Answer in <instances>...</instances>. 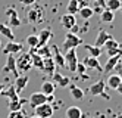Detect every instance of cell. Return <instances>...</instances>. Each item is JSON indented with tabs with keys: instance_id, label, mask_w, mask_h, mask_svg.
Here are the masks:
<instances>
[{
	"instance_id": "obj_44",
	"label": "cell",
	"mask_w": 122,
	"mask_h": 118,
	"mask_svg": "<svg viewBox=\"0 0 122 118\" xmlns=\"http://www.w3.org/2000/svg\"><path fill=\"white\" fill-rule=\"evenodd\" d=\"M30 118H40V117H38V115H36V114H34V115H32V117H30Z\"/></svg>"
},
{
	"instance_id": "obj_23",
	"label": "cell",
	"mask_w": 122,
	"mask_h": 118,
	"mask_svg": "<svg viewBox=\"0 0 122 118\" xmlns=\"http://www.w3.org/2000/svg\"><path fill=\"white\" fill-rule=\"evenodd\" d=\"M122 81V78L118 75V74H110L106 80V87H110L113 90H116V87L119 86V83Z\"/></svg>"
},
{
	"instance_id": "obj_22",
	"label": "cell",
	"mask_w": 122,
	"mask_h": 118,
	"mask_svg": "<svg viewBox=\"0 0 122 118\" xmlns=\"http://www.w3.org/2000/svg\"><path fill=\"white\" fill-rule=\"evenodd\" d=\"M0 34L5 35L9 41H13L15 40V34L12 31V27H9L7 24H0Z\"/></svg>"
},
{
	"instance_id": "obj_21",
	"label": "cell",
	"mask_w": 122,
	"mask_h": 118,
	"mask_svg": "<svg viewBox=\"0 0 122 118\" xmlns=\"http://www.w3.org/2000/svg\"><path fill=\"white\" fill-rule=\"evenodd\" d=\"M113 19H115V12L109 11L106 7L100 12V21L103 24H110V22H113Z\"/></svg>"
},
{
	"instance_id": "obj_14",
	"label": "cell",
	"mask_w": 122,
	"mask_h": 118,
	"mask_svg": "<svg viewBox=\"0 0 122 118\" xmlns=\"http://www.w3.org/2000/svg\"><path fill=\"white\" fill-rule=\"evenodd\" d=\"M44 74H49V75H53V72L56 71V63L53 61V58L49 56V58H44V63H43V69H41Z\"/></svg>"
},
{
	"instance_id": "obj_41",
	"label": "cell",
	"mask_w": 122,
	"mask_h": 118,
	"mask_svg": "<svg viewBox=\"0 0 122 118\" xmlns=\"http://www.w3.org/2000/svg\"><path fill=\"white\" fill-rule=\"evenodd\" d=\"M69 31H71V33H74V34H76L78 31H80V27H78V24H75V25H74V27H72V28L69 30Z\"/></svg>"
},
{
	"instance_id": "obj_45",
	"label": "cell",
	"mask_w": 122,
	"mask_h": 118,
	"mask_svg": "<svg viewBox=\"0 0 122 118\" xmlns=\"http://www.w3.org/2000/svg\"><path fill=\"white\" fill-rule=\"evenodd\" d=\"M119 9H121V11H122V2H121V7H119Z\"/></svg>"
},
{
	"instance_id": "obj_7",
	"label": "cell",
	"mask_w": 122,
	"mask_h": 118,
	"mask_svg": "<svg viewBox=\"0 0 122 118\" xmlns=\"http://www.w3.org/2000/svg\"><path fill=\"white\" fill-rule=\"evenodd\" d=\"M46 102H49V96L44 95L43 92H34L30 96V105L32 108H36V106H38L41 103H46Z\"/></svg>"
},
{
	"instance_id": "obj_26",
	"label": "cell",
	"mask_w": 122,
	"mask_h": 118,
	"mask_svg": "<svg viewBox=\"0 0 122 118\" xmlns=\"http://www.w3.org/2000/svg\"><path fill=\"white\" fill-rule=\"evenodd\" d=\"M69 93H71V96L75 99V101H81V99L84 97V90L80 89L78 86H69Z\"/></svg>"
},
{
	"instance_id": "obj_17",
	"label": "cell",
	"mask_w": 122,
	"mask_h": 118,
	"mask_svg": "<svg viewBox=\"0 0 122 118\" xmlns=\"http://www.w3.org/2000/svg\"><path fill=\"white\" fill-rule=\"evenodd\" d=\"M113 39L112 35L107 33V31H104V30H100L99 34H97V37H96V43H94V46H97V47H103L104 46V43H106L107 40Z\"/></svg>"
},
{
	"instance_id": "obj_37",
	"label": "cell",
	"mask_w": 122,
	"mask_h": 118,
	"mask_svg": "<svg viewBox=\"0 0 122 118\" xmlns=\"http://www.w3.org/2000/svg\"><path fill=\"white\" fill-rule=\"evenodd\" d=\"M106 52H107V55H109V56H115V55H122V52L119 50V47H118V49H107Z\"/></svg>"
},
{
	"instance_id": "obj_38",
	"label": "cell",
	"mask_w": 122,
	"mask_h": 118,
	"mask_svg": "<svg viewBox=\"0 0 122 118\" xmlns=\"http://www.w3.org/2000/svg\"><path fill=\"white\" fill-rule=\"evenodd\" d=\"M91 2L93 0H78V5H80V7H84V6H90Z\"/></svg>"
},
{
	"instance_id": "obj_35",
	"label": "cell",
	"mask_w": 122,
	"mask_h": 118,
	"mask_svg": "<svg viewBox=\"0 0 122 118\" xmlns=\"http://www.w3.org/2000/svg\"><path fill=\"white\" fill-rule=\"evenodd\" d=\"M118 44H119V43H118L115 39H110V40H107L106 43H104L103 47H106V50H107V49H118Z\"/></svg>"
},
{
	"instance_id": "obj_43",
	"label": "cell",
	"mask_w": 122,
	"mask_h": 118,
	"mask_svg": "<svg viewBox=\"0 0 122 118\" xmlns=\"http://www.w3.org/2000/svg\"><path fill=\"white\" fill-rule=\"evenodd\" d=\"M3 90H5V86H3L2 83H0V93H2V92H3Z\"/></svg>"
},
{
	"instance_id": "obj_46",
	"label": "cell",
	"mask_w": 122,
	"mask_h": 118,
	"mask_svg": "<svg viewBox=\"0 0 122 118\" xmlns=\"http://www.w3.org/2000/svg\"><path fill=\"white\" fill-rule=\"evenodd\" d=\"M0 47H2V40H0Z\"/></svg>"
},
{
	"instance_id": "obj_34",
	"label": "cell",
	"mask_w": 122,
	"mask_h": 118,
	"mask_svg": "<svg viewBox=\"0 0 122 118\" xmlns=\"http://www.w3.org/2000/svg\"><path fill=\"white\" fill-rule=\"evenodd\" d=\"M7 118H27V115H25V112L22 109L21 111H10Z\"/></svg>"
},
{
	"instance_id": "obj_12",
	"label": "cell",
	"mask_w": 122,
	"mask_h": 118,
	"mask_svg": "<svg viewBox=\"0 0 122 118\" xmlns=\"http://www.w3.org/2000/svg\"><path fill=\"white\" fill-rule=\"evenodd\" d=\"M121 56L122 55H115V56H109L106 65L103 67V72H110V71H115L116 65L121 62Z\"/></svg>"
},
{
	"instance_id": "obj_24",
	"label": "cell",
	"mask_w": 122,
	"mask_h": 118,
	"mask_svg": "<svg viewBox=\"0 0 122 118\" xmlns=\"http://www.w3.org/2000/svg\"><path fill=\"white\" fill-rule=\"evenodd\" d=\"M84 49L88 52L90 56H93V58H100V55H102V47H97V46H94V44L85 43L84 44Z\"/></svg>"
},
{
	"instance_id": "obj_32",
	"label": "cell",
	"mask_w": 122,
	"mask_h": 118,
	"mask_svg": "<svg viewBox=\"0 0 122 118\" xmlns=\"http://www.w3.org/2000/svg\"><path fill=\"white\" fill-rule=\"evenodd\" d=\"M66 11H68V13L75 15L78 11H80V5H78V0H69V3H68V6H66Z\"/></svg>"
},
{
	"instance_id": "obj_8",
	"label": "cell",
	"mask_w": 122,
	"mask_h": 118,
	"mask_svg": "<svg viewBox=\"0 0 122 118\" xmlns=\"http://www.w3.org/2000/svg\"><path fill=\"white\" fill-rule=\"evenodd\" d=\"M82 63L87 67V69H96V71H100L103 72V67H102V63L99 61V58H93V56H85Z\"/></svg>"
},
{
	"instance_id": "obj_31",
	"label": "cell",
	"mask_w": 122,
	"mask_h": 118,
	"mask_svg": "<svg viewBox=\"0 0 122 118\" xmlns=\"http://www.w3.org/2000/svg\"><path fill=\"white\" fill-rule=\"evenodd\" d=\"M36 50V53H38V55L41 56V58H49V56H51V52H50V47L47 46H40V47H36L34 49Z\"/></svg>"
},
{
	"instance_id": "obj_29",
	"label": "cell",
	"mask_w": 122,
	"mask_h": 118,
	"mask_svg": "<svg viewBox=\"0 0 122 118\" xmlns=\"http://www.w3.org/2000/svg\"><path fill=\"white\" fill-rule=\"evenodd\" d=\"M25 103V99H16V101H10L9 102V111H21L22 105Z\"/></svg>"
},
{
	"instance_id": "obj_15",
	"label": "cell",
	"mask_w": 122,
	"mask_h": 118,
	"mask_svg": "<svg viewBox=\"0 0 122 118\" xmlns=\"http://www.w3.org/2000/svg\"><path fill=\"white\" fill-rule=\"evenodd\" d=\"M37 35H38V46L37 47H40V46H46V44L49 43V40L51 39L53 33H51V30H49V28H44V30H41Z\"/></svg>"
},
{
	"instance_id": "obj_42",
	"label": "cell",
	"mask_w": 122,
	"mask_h": 118,
	"mask_svg": "<svg viewBox=\"0 0 122 118\" xmlns=\"http://www.w3.org/2000/svg\"><path fill=\"white\" fill-rule=\"evenodd\" d=\"M116 92H118V93H119V95L122 96V81H121V83H119V86L116 87Z\"/></svg>"
},
{
	"instance_id": "obj_48",
	"label": "cell",
	"mask_w": 122,
	"mask_h": 118,
	"mask_svg": "<svg viewBox=\"0 0 122 118\" xmlns=\"http://www.w3.org/2000/svg\"><path fill=\"white\" fill-rule=\"evenodd\" d=\"M47 118H51V117H47Z\"/></svg>"
},
{
	"instance_id": "obj_13",
	"label": "cell",
	"mask_w": 122,
	"mask_h": 118,
	"mask_svg": "<svg viewBox=\"0 0 122 118\" xmlns=\"http://www.w3.org/2000/svg\"><path fill=\"white\" fill-rule=\"evenodd\" d=\"M60 24H62V27L63 28H66L68 31L72 28V27L76 24V18H75V15H72V13H66V15H63L62 18H60Z\"/></svg>"
},
{
	"instance_id": "obj_4",
	"label": "cell",
	"mask_w": 122,
	"mask_h": 118,
	"mask_svg": "<svg viewBox=\"0 0 122 118\" xmlns=\"http://www.w3.org/2000/svg\"><path fill=\"white\" fill-rule=\"evenodd\" d=\"M104 89H106V81L99 80V81H96V83H93L90 86L88 92L93 96H103L104 99H109V96H106V93H104Z\"/></svg>"
},
{
	"instance_id": "obj_47",
	"label": "cell",
	"mask_w": 122,
	"mask_h": 118,
	"mask_svg": "<svg viewBox=\"0 0 122 118\" xmlns=\"http://www.w3.org/2000/svg\"><path fill=\"white\" fill-rule=\"evenodd\" d=\"M118 118H122V114H121V115H119V117H118Z\"/></svg>"
},
{
	"instance_id": "obj_9",
	"label": "cell",
	"mask_w": 122,
	"mask_h": 118,
	"mask_svg": "<svg viewBox=\"0 0 122 118\" xmlns=\"http://www.w3.org/2000/svg\"><path fill=\"white\" fill-rule=\"evenodd\" d=\"M3 72H12L15 77H18V68H16V58L13 55H7V61L3 67Z\"/></svg>"
},
{
	"instance_id": "obj_49",
	"label": "cell",
	"mask_w": 122,
	"mask_h": 118,
	"mask_svg": "<svg viewBox=\"0 0 122 118\" xmlns=\"http://www.w3.org/2000/svg\"><path fill=\"white\" fill-rule=\"evenodd\" d=\"M121 61H122V56H121Z\"/></svg>"
},
{
	"instance_id": "obj_28",
	"label": "cell",
	"mask_w": 122,
	"mask_h": 118,
	"mask_svg": "<svg viewBox=\"0 0 122 118\" xmlns=\"http://www.w3.org/2000/svg\"><path fill=\"white\" fill-rule=\"evenodd\" d=\"M0 95H3V96H6L7 99H9V102L10 101H16V99H19V95L16 93V90H15V87H13V84L7 89V90H3Z\"/></svg>"
},
{
	"instance_id": "obj_19",
	"label": "cell",
	"mask_w": 122,
	"mask_h": 118,
	"mask_svg": "<svg viewBox=\"0 0 122 118\" xmlns=\"http://www.w3.org/2000/svg\"><path fill=\"white\" fill-rule=\"evenodd\" d=\"M55 89H56V84L53 83V81H51V80H46V81L41 83V90H40V92H43L47 96H51L55 93Z\"/></svg>"
},
{
	"instance_id": "obj_2",
	"label": "cell",
	"mask_w": 122,
	"mask_h": 118,
	"mask_svg": "<svg viewBox=\"0 0 122 118\" xmlns=\"http://www.w3.org/2000/svg\"><path fill=\"white\" fill-rule=\"evenodd\" d=\"M16 68L18 72H28L32 68V61H31V55L30 53H21V55L16 58Z\"/></svg>"
},
{
	"instance_id": "obj_5",
	"label": "cell",
	"mask_w": 122,
	"mask_h": 118,
	"mask_svg": "<svg viewBox=\"0 0 122 118\" xmlns=\"http://www.w3.org/2000/svg\"><path fill=\"white\" fill-rule=\"evenodd\" d=\"M6 16H7V25L9 27H19L21 25V19L18 16V12L13 6H9L6 9Z\"/></svg>"
},
{
	"instance_id": "obj_1",
	"label": "cell",
	"mask_w": 122,
	"mask_h": 118,
	"mask_svg": "<svg viewBox=\"0 0 122 118\" xmlns=\"http://www.w3.org/2000/svg\"><path fill=\"white\" fill-rule=\"evenodd\" d=\"M84 44V40L80 37L78 34H74V33H66L65 35V40H63V49L68 50V49H76L78 46Z\"/></svg>"
},
{
	"instance_id": "obj_11",
	"label": "cell",
	"mask_w": 122,
	"mask_h": 118,
	"mask_svg": "<svg viewBox=\"0 0 122 118\" xmlns=\"http://www.w3.org/2000/svg\"><path fill=\"white\" fill-rule=\"evenodd\" d=\"M28 81H30V77L25 74V75H18L15 78V84H13V87H15V90H16V93H21L22 90L27 87V84H28Z\"/></svg>"
},
{
	"instance_id": "obj_40",
	"label": "cell",
	"mask_w": 122,
	"mask_h": 118,
	"mask_svg": "<svg viewBox=\"0 0 122 118\" xmlns=\"http://www.w3.org/2000/svg\"><path fill=\"white\" fill-rule=\"evenodd\" d=\"M93 2H96V5H99L100 7H106V0H93Z\"/></svg>"
},
{
	"instance_id": "obj_10",
	"label": "cell",
	"mask_w": 122,
	"mask_h": 118,
	"mask_svg": "<svg viewBox=\"0 0 122 118\" xmlns=\"http://www.w3.org/2000/svg\"><path fill=\"white\" fill-rule=\"evenodd\" d=\"M22 47L24 46H22L21 43H16L13 40V41H9L3 47V53H5V55H15V53H21L22 52Z\"/></svg>"
},
{
	"instance_id": "obj_20",
	"label": "cell",
	"mask_w": 122,
	"mask_h": 118,
	"mask_svg": "<svg viewBox=\"0 0 122 118\" xmlns=\"http://www.w3.org/2000/svg\"><path fill=\"white\" fill-rule=\"evenodd\" d=\"M27 18L28 21L32 22V24H37L41 18H43V13H41V9H31V11L27 12Z\"/></svg>"
},
{
	"instance_id": "obj_36",
	"label": "cell",
	"mask_w": 122,
	"mask_h": 118,
	"mask_svg": "<svg viewBox=\"0 0 122 118\" xmlns=\"http://www.w3.org/2000/svg\"><path fill=\"white\" fill-rule=\"evenodd\" d=\"M85 71H87V67L84 65L82 62H78V63H76V69H75V72H76V74H80V75H82V77H84Z\"/></svg>"
},
{
	"instance_id": "obj_39",
	"label": "cell",
	"mask_w": 122,
	"mask_h": 118,
	"mask_svg": "<svg viewBox=\"0 0 122 118\" xmlns=\"http://www.w3.org/2000/svg\"><path fill=\"white\" fill-rule=\"evenodd\" d=\"M19 3L24 5V6H32L36 3V0H19Z\"/></svg>"
},
{
	"instance_id": "obj_27",
	"label": "cell",
	"mask_w": 122,
	"mask_h": 118,
	"mask_svg": "<svg viewBox=\"0 0 122 118\" xmlns=\"http://www.w3.org/2000/svg\"><path fill=\"white\" fill-rule=\"evenodd\" d=\"M78 13H80V16L82 18V19L88 21L90 18L94 15V11H93V7H90V6H84V7H80V11H78Z\"/></svg>"
},
{
	"instance_id": "obj_18",
	"label": "cell",
	"mask_w": 122,
	"mask_h": 118,
	"mask_svg": "<svg viewBox=\"0 0 122 118\" xmlns=\"http://www.w3.org/2000/svg\"><path fill=\"white\" fill-rule=\"evenodd\" d=\"M53 47V61L56 63V67L59 68H65V56L62 55V52L57 46H51Z\"/></svg>"
},
{
	"instance_id": "obj_25",
	"label": "cell",
	"mask_w": 122,
	"mask_h": 118,
	"mask_svg": "<svg viewBox=\"0 0 122 118\" xmlns=\"http://www.w3.org/2000/svg\"><path fill=\"white\" fill-rule=\"evenodd\" d=\"M66 118H82V111L78 106H69L66 109Z\"/></svg>"
},
{
	"instance_id": "obj_6",
	"label": "cell",
	"mask_w": 122,
	"mask_h": 118,
	"mask_svg": "<svg viewBox=\"0 0 122 118\" xmlns=\"http://www.w3.org/2000/svg\"><path fill=\"white\" fill-rule=\"evenodd\" d=\"M36 109V115H38L40 118H47V117H51L53 115V106H51V103L46 102V103H41L38 106L34 108Z\"/></svg>"
},
{
	"instance_id": "obj_3",
	"label": "cell",
	"mask_w": 122,
	"mask_h": 118,
	"mask_svg": "<svg viewBox=\"0 0 122 118\" xmlns=\"http://www.w3.org/2000/svg\"><path fill=\"white\" fill-rule=\"evenodd\" d=\"M65 67L71 71L75 72L76 69V63H78V58H76V49H68L65 52Z\"/></svg>"
},
{
	"instance_id": "obj_33",
	"label": "cell",
	"mask_w": 122,
	"mask_h": 118,
	"mask_svg": "<svg viewBox=\"0 0 122 118\" xmlns=\"http://www.w3.org/2000/svg\"><path fill=\"white\" fill-rule=\"evenodd\" d=\"M27 44L31 49H36L38 46V35L37 34H30L27 37Z\"/></svg>"
},
{
	"instance_id": "obj_16",
	"label": "cell",
	"mask_w": 122,
	"mask_h": 118,
	"mask_svg": "<svg viewBox=\"0 0 122 118\" xmlns=\"http://www.w3.org/2000/svg\"><path fill=\"white\" fill-rule=\"evenodd\" d=\"M51 81H53L55 84L60 86V87H66L69 86V83H71V80H69V77H65L62 74H59V72H53V75H51Z\"/></svg>"
},
{
	"instance_id": "obj_30",
	"label": "cell",
	"mask_w": 122,
	"mask_h": 118,
	"mask_svg": "<svg viewBox=\"0 0 122 118\" xmlns=\"http://www.w3.org/2000/svg\"><path fill=\"white\" fill-rule=\"evenodd\" d=\"M121 2L122 0H106V9H109L112 12H116L121 7Z\"/></svg>"
}]
</instances>
